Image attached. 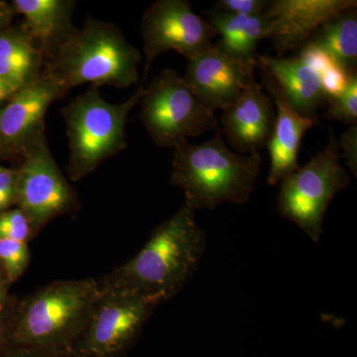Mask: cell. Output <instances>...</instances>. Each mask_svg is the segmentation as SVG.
<instances>
[{
	"mask_svg": "<svg viewBox=\"0 0 357 357\" xmlns=\"http://www.w3.org/2000/svg\"><path fill=\"white\" fill-rule=\"evenodd\" d=\"M206 246L196 210L184 202L152 231L139 252L98 280L102 290L147 296L160 304L173 299L191 280Z\"/></svg>",
	"mask_w": 357,
	"mask_h": 357,
	"instance_id": "1",
	"label": "cell"
},
{
	"mask_svg": "<svg viewBox=\"0 0 357 357\" xmlns=\"http://www.w3.org/2000/svg\"><path fill=\"white\" fill-rule=\"evenodd\" d=\"M173 149L170 184L184 192L185 201L195 210L248 203L260 173L259 153L232 152L220 129L202 144L183 140Z\"/></svg>",
	"mask_w": 357,
	"mask_h": 357,
	"instance_id": "2",
	"label": "cell"
},
{
	"mask_svg": "<svg viewBox=\"0 0 357 357\" xmlns=\"http://www.w3.org/2000/svg\"><path fill=\"white\" fill-rule=\"evenodd\" d=\"M140 52L112 23L89 17L58 45L44 74L62 96L81 84L128 88L139 79Z\"/></svg>",
	"mask_w": 357,
	"mask_h": 357,
	"instance_id": "3",
	"label": "cell"
},
{
	"mask_svg": "<svg viewBox=\"0 0 357 357\" xmlns=\"http://www.w3.org/2000/svg\"><path fill=\"white\" fill-rule=\"evenodd\" d=\"M100 295L93 278L56 281L20 304L11 330L13 344L65 352L84 333Z\"/></svg>",
	"mask_w": 357,
	"mask_h": 357,
	"instance_id": "4",
	"label": "cell"
},
{
	"mask_svg": "<svg viewBox=\"0 0 357 357\" xmlns=\"http://www.w3.org/2000/svg\"><path fill=\"white\" fill-rule=\"evenodd\" d=\"M144 79L143 77L139 88L124 102H107L98 86H93L63 109L69 139L70 180H82L103 161L126 149V121L131 110L140 102Z\"/></svg>",
	"mask_w": 357,
	"mask_h": 357,
	"instance_id": "5",
	"label": "cell"
},
{
	"mask_svg": "<svg viewBox=\"0 0 357 357\" xmlns=\"http://www.w3.org/2000/svg\"><path fill=\"white\" fill-rule=\"evenodd\" d=\"M351 183L340 164V148L335 134L305 166L280 182L277 211L295 223L312 241L318 243L324 234V218L328 204L338 192Z\"/></svg>",
	"mask_w": 357,
	"mask_h": 357,
	"instance_id": "6",
	"label": "cell"
},
{
	"mask_svg": "<svg viewBox=\"0 0 357 357\" xmlns=\"http://www.w3.org/2000/svg\"><path fill=\"white\" fill-rule=\"evenodd\" d=\"M139 119L157 146L217 130L215 114L199 102L175 70H164L143 91Z\"/></svg>",
	"mask_w": 357,
	"mask_h": 357,
	"instance_id": "7",
	"label": "cell"
},
{
	"mask_svg": "<svg viewBox=\"0 0 357 357\" xmlns=\"http://www.w3.org/2000/svg\"><path fill=\"white\" fill-rule=\"evenodd\" d=\"M159 305L158 301L147 296L100 289L88 326L70 356H121Z\"/></svg>",
	"mask_w": 357,
	"mask_h": 357,
	"instance_id": "8",
	"label": "cell"
},
{
	"mask_svg": "<svg viewBox=\"0 0 357 357\" xmlns=\"http://www.w3.org/2000/svg\"><path fill=\"white\" fill-rule=\"evenodd\" d=\"M14 196L29 222L32 236L74 206V192L52 156L45 133L26 150L24 163L16 173Z\"/></svg>",
	"mask_w": 357,
	"mask_h": 357,
	"instance_id": "9",
	"label": "cell"
},
{
	"mask_svg": "<svg viewBox=\"0 0 357 357\" xmlns=\"http://www.w3.org/2000/svg\"><path fill=\"white\" fill-rule=\"evenodd\" d=\"M141 34L146 57L144 77L161 54L176 51L190 60L211 48V40L217 36L188 0H158L150 4L143 14Z\"/></svg>",
	"mask_w": 357,
	"mask_h": 357,
	"instance_id": "10",
	"label": "cell"
},
{
	"mask_svg": "<svg viewBox=\"0 0 357 357\" xmlns=\"http://www.w3.org/2000/svg\"><path fill=\"white\" fill-rule=\"evenodd\" d=\"M356 0H274L264 16L266 39L273 44L277 58L306 44L326 21L349 9Z\"/></svg>",
	"mask_w": 357,
	"mask_h": 357,
	"instance_id": "11",
	"label": "cell"
},
{
	"mask_svg": "<svg viewBox=\"0 0 357 357\" xmlns=\"http://www.w3.org/2000/svg\"><path fill=\"white\" fill-rule=\"evenodd\" d=\"M255 70L241 64L215 45L188 60L185 83L206 109L223 110L241 96L255 77Z\"/></svg>",
	"mask_w": 357,
	"mask_h": 357,
	"instance_id": "12",
	"label": "cell"
},
{
	"mask_svg": "<svg viewBox=\"0 0 357 357\" xmlns=\"http://www.w3.org/2000/svg\"><path fill=\"white\" fill-rule=\"evenodd\" d=\"M275 115L273 100L253 77L241 96L222 110L220 130L238 153H258L270 139Z\"/></svg>",
	"mask_w": 357,
	"mask_h": 357,
	"instance_id": "13",
	"label": "cell"
},
{
	"mask_svg": "<svg viewBox=\"0 0 357 357\" xmlns=\"http://www.w3.org/2000/svg\"><path fill=\"white\" fill-rule=\"evenodd\" d=\"M60 89L44 73L18 89L0 110V143L27 148L44 133V117Z\"/></svg>",
	"mask_w": 357,
	"mask_h": 357,
	"instance_id": "14",
	"label": "cell"
},
{
	"mask_svg": "<svg viewBox=\"0 0 357 357\" xmlns=\"http://www.w3.org/2000/svg\"><path fill=\"white\" fill-rule=\"evenodd\" d=\"M259 70L262 83L271 95L276 114L273 130L266 145L270 156L267 183L276 185L299 169L298 157L301 143L305 134L316 122L303 116L294 109L269 75Z\"/></svg>",
	"mask_w": 357,
	"mask_h": 357,
	"instance_id": "15",
	"label": "cell"
},
{
	"mask_svg": "<svg viewBox=\"0 0 357 357\" xmlns=\"http://www.w3.org/2000/svg\"><path fill=\"white\" fill-rule=\"evenodd\" d=\"M256 68L264 70L286 100L303 116L318 123V112L326 98L318 75L298 56L277 58L256 55Z\"/></svg>",
	"mask_w": 357,
	"mask_h": 357,
	"instance_id": "16",
	"label": "cell"
},
{
	"mask_svg": "<svg viewBox=\"0 0 357 357\" xmlns=\"http://www.w3.org/2000/svg\"><path fill=\"white\" fill-rule=\"evenodd\" d=\"M206 21L220 36V41L215 46L241 64L255 69L257 45L261 40L266 39L264 14L232 15L213 8L206 11Z\"/></svg>",
	"mask_w": 357,
	"mask_h": 357,
	"instance_id": "17",
	"label": "cell"
},
{
	"mask_svg": "<svg viewBox=\"0 0 357 357\" xmlns=\"http://www.w3.org/2000/svg\"><path fill=\"white\" fill-rule=\"evenodd\" d=\"M14 8L24 17L25 31L40 47L60 44L73 31L75 2L68 0H15Z\"/></svg>",
	"mask_w": 357,
	"mask_h": 357,
	"instance_id": "18",
	"label": "cell"
},
{
	"mask_svg": "<svg viewBox=\"0 0 357 357\" xmlns=\"http://www.w3.org/2000/svg\"><path fill=\"white\" fill-rule=\"evenodd\" d=\"M42 51L25 31L0 34V79L20 89L38 75Z\"/></svg>",
	"mask_w": 357,
	"mask_h": 357,
	"instance_id": "19",
	"label": "cell"
},
{
	"mask_svg": "<svg viewBox=\"0 0 357 357\" xmlns=\"http://www.w3.org/2000/svg\"><path fill=\"white\" fill-rule=\"evenodd\" d=\"M307 43L326 52L347 72H357V13L349 9L326 21Z\"/></svg>",
	"mask_w": 357,
	"mask_h": 357,
	"instance_id": "20",
	"label": "cell"
},
{
	"mask_svg": "<svg viewBox=\"0 0 357 357\" xmlns=\"http://www.w3.org/2000/svg\"><path fill=\"white\" fill-rule=\"evenodd\" d=\"M297 56L318 75L325 93L326 103L337 98L344 91L352 73L347 72L326 52L314 45L306 43L301 47Z\"/></svg>",
	"mask_w": 357,
	"mask_h": 357,
	"instance_id": "21",
	"label": "cell"
},
{
	"mask_svg": "<svg viewBox=\"0 0 357 357\" xmlns=\"http://www.w3.org/2000/svg\"><path fill=\"white\" fill-rule=\"evenodd\" d=\"M324 117L349 126L357 124V72L352 73L344 91L326 103Z\"/></svg>",
	"mask_w": 357,
	"mask_h": 357,
	"instance_id": "22",
	"label": "cell"
},
{
	"mask_svg": "<svg viewBox=\"0 0 357 357\" xmlns=\"http://www.w3.org/2000/svg\"><path fill=\"white\" fill-rule=\"evenodd\" d=\"M0 261L3 265L9 282L17 280L29 262L27 244L0 238Z\"/></svg>",
	"mask_w": 357,
	"mask_h": 357,
	"instance_id": "23",
	"label": "cell"
},
{
	"mask_svg": "<svg viewBox=\"0 0 357 357\" xmlns=\"http://www.w3.org/2000/svg\"><path fill=\"white\" fill-rule=\"evenodd\" d=\"M31 234L29 222L22 211H7L0 215V238L27 243Z\"/></svg>",
	"mask_w": 357,
	"mask_h": 357,
	"instance_id": "24",
	"label": "cell"
},
{
	"mask_svg": "<svg viewBox=\"0 0 357 357\" xmlns=\"http://www.w3.org/2000/svg\"><path fill=\"white\" fill-rule=\"evenodd\" d=\"M268 0H218L215 8L232 15L258 16L267 10Z\"/></svg>",
	"mask_w": 357,
	"mask_h": 357,
	"instance_id": "25",
	"label": "cell"
},
{
	"mask_svg": "<svg viewBox=\"0 0 357 357\" xmlns=\"http://www.w3.org/2000/svg\"><path fill=\"white\" fill-rule=\"evenodd\" d=\"M338 146L340 148V159H345L349 170L356 177L357 174V124L349 126L345 132L340 135Z\"/></svg>",
	"mask_w": 357,
	"mask_h": 357,
	"instance_id": "26",
	"label": "cell"
},
{
	"mask_svg": "<svg viewBox=\"0 0 357 357\" xmlns=\"http://www.w3.org/2000/svg\"><path fill=\"white\" fill-rule=\"evenodd\" d=\"M4 357H70L65 352L49 351L24 345L11 344L2 352Z\"/></svg>",
	"mask_w": 357,
	"mask_h": 357,
	"instance_id": "27",
	"label": "cell"
},
{
	"mask_svg": "<svg viewBox=\"0 0 357 357\" xmlns=\"http://www.w3.org/2000/svg\"><path fill=\"white\" fill-rule=\"evenodd\" d=\"M16 173L2 168L0 171V196L13 199L15 190Z\"/></svg>",
	"mask_w": 357,
	"mask_h": 357,
	"instance_id": "28",
	"label": "cell"
},
{
	"mask_svg": "<svg viewBox=\"0 0 357 357\" xmlns=\"http://www.w3.org/2000/svg\"><path fill=\"white\" fill-rule=\"evenodd\" d=\"M17 91V89L0 79V102H3L6 98H11Z\"/></svg>",
	"mask_w": 357,
	"mask_h": 357,
	"instance_id": "29",
	"label": "cell"
},
{
	"mask_svg": "<svg viewBox=\"0 0 357 357\" xmlns=\"http://www.w3.org/2000/svg\"><path fill=\"white\" fill-rule=\"evenodd\" d=\"M11 199L6 198V197L0 196V211L6 208L8 204L10 203Z\"/></svg>",
	"mask_w": 357,
	"mask_h": 357,
	"instance_id": "30",
	"label": "cell"
},
{
	"mask_svg": "<svg viewBox=\"0 0 357 357\" xmlns=\"http://www.w3.org/2000/svg\"><path fill=\"white\" fill-rule=\"evenodd\" d=\"M4 301H6V295H4L3 287H2L1 282H0V312L3 309Z\"/></svg>",
	"mask_w": 357,
	"mask_h": 357,
	"instance_id": "31",
	"label": "cell"
},
{
	"mask_svg": "<svg viewBox=\"0 0 357 357\" xmlns=\"http://www.w3.org/2000/svg\"><path fill=\"white\" fill-rule=\"evenodd\" d=\"M9 20V16L7 15L6 11L0 10V28L6 24V21Z\"/></svg>",
	"mask_w": 357,
	"mask_h": 357,
	"instance_id": "32",
	"label": "cell"
},
{
	"mask_svg": "<svg viewBox=\"0 0 357 357\" xmlns=\"http://www.w3.org/2000/svg\"><path fill=\"white\" fill-rule=\"evenodd\" d=\"M0 10H1V9H0Z\"/></svg>",
	"mask_w": 357,
	"mask_h": 357,
	"instance_id": "33",
	"label": "cell"
}]
</instances>
